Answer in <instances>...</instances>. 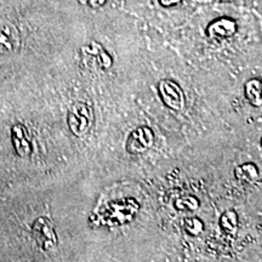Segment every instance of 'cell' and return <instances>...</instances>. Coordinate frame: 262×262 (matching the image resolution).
I'll return each instance as SVG.
<instances>
[{"label": "cell", "instance_id": "cell-8", "mask_svg": "<svg viewBox=\"0 0 262 262\" xmlns=\"http://www.w3.org/2000/svg\"><path fill=\"white\" fill-rule=\"evenodd\" d=\"M262 85L257 80H250L245 85V94L253 106L258 107L262 104V95H261Z\"/></svg>", "mask_w": 262, "mask_h": 262}, {"label": "cell", "instance_id": "cell-11", "mask_svg": "<svg viewBox=\"0 0 262 262\" xmlns=\"http://www.w3.org/2000/svg\"><path fill=\"white\" fill-rule=\"evenodd\" d=\"M175 206L178 210L181 211H194L199 208V201L193 195L181 196V198L176 199Z\"/></svg>", "mask_w": 262, "mask_h": 262}, {"label": "cell", "instance_id": "cell-1", "mask_svg": "<svg viewBox=\"0 0 262 262\" xmlns=\"http://www.w3.org/2000/svg\"><path fill=\"white\" fill-rule=\"evenodd\" d=\"M155 143V134L147 126L137 127L126 140V150L130 155H142Z\"/></svg>", "mask_w": 262, "mask_h": 262}, {"label": "cell", "instance_id": "cell-3", "mask_svg": "<svg viewBox=\"0 0 262 262\" xmlns=\"http://www.w3.org/2000/svg\"><path fill=\"white\" fill-rule=\"evenodd\" d=\"M159 94L163 102L173 111H181L185 106V96L181 88L171 80L160 81Z\"/></svg>", "mask_w": 262, "mask_h": 262}, {"label": "cell", "instance_id": "cell-5", "mask_svg": "<svg viewBox=\"0 0 262 262\" xmlns=\"http://www.w3.org/2000/svg\"><path fill=\"white\" fill-rule=\"evenodd\" d=\"M33 233L35 234V238L44 248L54 247L56 244L57 239L54 229L50 222L47 219H38L33 226Z\"/></svg>", "mask_w": 262, "mask_h": 262}, {"label": "cell", "instance_id": "cell-10", "mask_svg": "<svg viewBox=\"0 0 262 262\" xmlns=\"http://www.w3.org/2000/svg\"><path fill=\"white\" fill-rule=\"evenodd\" d=\"M235 31V25L233 22L229 21H221V22H215L214 25H211L209 33H210L211 37L214 35H220V37H228L232 35Z\"/></svg>", "mask_w": 262, "mask_h": 262}, {"label": "cell", "instance_id": "cell-2", "mask_svg": "<svg viewBox=\"0 0 262 262\" xmlns=\"http://www.w3.org/2000/svg\"><path fill=\"white\" fill-rule=\"evenodd\" d=\"M93 124V113L85 104H77L68 114V125L74 135L83 136Z\"/></svg>", "mask_w": 262, "mask_h": 262}, {"label": "cell", "instance_id": "cell-12", "mask_svg": "<svg viewBox=\"0 0 262 262\" xmlns=\"http://www.w3.org/2000/svg\"><path fill=\"white\" fill-rule=\"evenodd\" d=\"M185 229L188 234L191 235H198L201 234L204 229V224L202 220L196 217H189L185 221Z\"/></svg>", "mask_w": 262, "mask_h": 262}, {"label": "cell", "instance_id": "cell-6", "mask_svg": "<svg viewBox=\"0 0 262 262\" xmlns=\"http://www.w3.org/2000/svg\"><path fill=\"white\" fill-rule=\"evenodd\" d=\"M12 142L21 157H26L31 153V145L27 139V133L22 125H16L12 129Z\"/></svg>", "mask_w": 262, "mask_h": 262}, {"label": "cell", "instance_id": "cell-9", "mask_svg": "<svg viewBox=\"0 0 262 262\" xmlns=\"http://www.w3.org/2000/svg\"><path fill=\"white\" fill-rule=\"evenodd\" d=\"M220 226L227 233L233 234L238 228V215L233 210H228L222 214L220 219Z\"/></svg>", "mask_w": 262, "mask_h": 262}, {"label": "cell", "instance_id": "cell-7", "mask_svg": "<svg viewBox=\"0 0 262 262\" xmlns=\"http://www.w3.org/2000/svg\"><path fill=\"white\" fill-rule=\"evenodd\" d=\"M235 179L244 182H254L258 178V169L253 163H247L243 165H239L234 170Z\"/></svg>", "mask_w": 262, "mask_h": 262}, {"label": "cell", "instance_id": "cell-4", "mask_svg": "<svg viewBox=\"0 0 262 262\" xmlns=\"http://www.w3.org/2000/svg\"><path fill=\"white\" fill-rule=\"evenodd\" d=\"M111 209L114 210V214L111 216L110 222L112 225H122L130 222L135 217L140 209V204L135 199H124V201L113 203Z\"/></svg>", "mask_w": 262, "mask_h": 262}]
</instances>
